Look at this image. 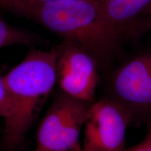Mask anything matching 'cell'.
<instances>
[{
	"mask_svg": "<svg viewBox=\"0 0 151 151\" xmlns=\"http://www.w3.org/2000/svg\"><path fill=\"white\" fill-rule=\"evenodd\" d=\"M0 7L37 22L62 40L79 43L95 57L102 71H109L123 52L125 42L94 0H0Z\"/></svg>",
	"mask_w": 151,
	"mask_h": 151,
	"instance_id": "obj_1",
	"label": "cell"
},
{
	"mask_svg": "<svg viewBox=\"0 0 151 151\" xmlns=\"http://www.w3.org/2000/svg\"><path fill=\"white\" fill-rule=\"evenodd\" d=\"M57 53L32 48L18 65L2 77L11 102L1 137L4 151H16L56 84Z\"/></svg>",
	"mask_w": 151,
	"mask_h": 151,
	"instance_id": "obj_2",
	"label": "cell"
},
{
	"mask_svg": "<svg viewBox=\"0 0 151 151\" xmlns=\"http://www.w3.org/2000/svg\"><path fill=\"white\" fill-rule=\"evenodd\" d=\"M106 97L127 110L132 124L151 127V46L128 57L109 73Z\"/></svg>",
	"mask_w": 151,
	"mask_h": 151,
	"instance_id": "obj_3",
	"label": "cell"
},
{
	"mask_svg": "<svg viewBox=\"0 0 151 151\" xmlns=\"http://www.w3.org/2000/svg\"><path fill=\"white\" fill-rule=\"evenodd\" d=\"M92 104L58 90L38 127L37 148L50 151H76L80 148L81 132Z\"/></svg>",
	"mask_w": 151,
	"mask_h": 151,
	"instance_id": "obj_4",
	"label": "cell"
},
{
	"mask_svg": "<svg viewBox=\"0 0 151 151\" xmlns=\"http://www.w3.org/2000/svg\"><path fill=\"white\" fill-rule=\"evenodd\" d=\"M57 53L56 84L68 95L94 103L100 81V67L89 50L73 41L62 40Z\"/></svg>",
	"mask_w": 151,
	"mask_h": 151,
	"instance_id": "obj_5",
	"label": "cell"
},
{
	"mask_svg": "<svg viewBox=\"0 0 151 151\" xmlns=\"http://www.w3.org/2000/svg\"><path fill=\"white\" fill-rule=\"evenodd\" d=\"M132 124L129 112L105 97L92 104L84 125L82 151H124L126 133Z\"/></svg>",
	"mask_w": 151,
	"mask_h": 151,
	"instance_id": "obj_6",
	"label": "cell"
},
{
	"mask_svg": "<svg viewBox=\"0 0 151 151\" xmlns=\"http://www.w3.org/2000/svg\"><path fill=\"white\" fill-rule=\"evenodd\" d=\"M124 42L146 35L151 17V0H94Z\"/></svg>",
	"mask_w": 151,
	"mask_h": 151,
	"instance_id": "obj_7",
	"label": "cell"
},
{
	"mask_svg": "<svg viewBox=\"0 0 151 151\" xmlns=\"http://www.w3.org/2000/svg\"><path fill=\"white\" fill-rule=\"evenodd\" d=\"M43 41L37 34L9 24L0 14V48L14 45L34 46Z\"/></svg>",
	"mask_w": 151,
	"mask_h": 151,
	"instance_id": "obj_8",
	"label": "cell"
},
{
	"mask_svg": "<svg viewBox=\"0 0 151 151\" xmlns=\"http://www.w3.org/2000/svg\"><path fill=\"white\" fill-rule=\"evenodd\" d=\"M11 111V102L4 84L2 77H0V117L5 120Z\"/></svg>",
	"mask_w": 151,
	"mask_h": 151,
	"instance_id": "obj_9",
	"label": "cell"
},
{
	"mask_svg": "<svg viewBox=\"0 0 151 151\" xmlns=\"http://www.w3.org/2000/svg\"><path fill=\"white\" fill-rule=\"evenodd\" d=\"M124 151H148L143 139L141 141L140 143H137L134 146L129 147V148H126Z\"/></svg>",
	"mask_w": 151,
	"mask_h": 151,
	"instance_id": "obj_10",
	"label": "cell"
},
{
	"mask_svg": "<svg viewBox=\"0 0 151 151\" xmlns=\"http://www.w3.org/2000/svg\"><path fill=\"white\" fill-rule=\"evenodd\" d=\"M148 151H151V127L150 130H148V134L146 135V137L143 139Z\"/></svg>",
	"mask_w": 151,
	"mask_h": 151,
	"instance_id": "obj_11",
	"label": "cell"
},
{
	"mask_svg": "<svg viewBox=\"0 0 151 151\" xmlns=\"http://www.w3.org/2000/svg\"><path fill=\"white\" fill-rule=\"evenodd\" d=\"M27 1H32V2H35V3H47V2H53V1H65V0H27Z\"/></svg>",
	"mask_w": 151,
	"mask_h": 151,
	"instance_id": "obj_12",
	"label": "cell"
},
{
	"mask_svg": "<svg viewBox=\"0 0 151 151\" xmlns=\"http://www.w3.org/2000/svg\"><path fill=\"white\" fill-rule=\"evenodd\" d=\"M145 30H146V33L148 32L150 30H151V17H150V18L148 20V22H147V24L146 25V29H145Z\"/></svg>",
	"mask_w": 151,
	"mask_h": 151,
	"instance_id": "obj_13",
	"label": "cell"
},
{
	"mask_svg": "<svg viewBox=\"0 0 151 151\" xmlns=\"http://www.w3.org/2000/svg\"><path fill=\"white\" fill-rule=\"evenodd\" d=\"M34 151H50V150H46V149H43V148H36L35 150Z\"/></svg>",
	"mask_w": 151,
	"mask_h": 151,
	"instance_id": "obj_14",
	"label": "cell"
},
{
	"mask_svg": "<svg viewBox=\"0 0 151 151\" xmlns=\"http://www.w3.org/2000/svg\"><path fill=\"white\" fill-rule=\"evenodd\" d=\"M81 151H82V150H81Z\"/></svg>",
	"mask_w": 151,
	"mask_h": 151,
	"instance_id": "obj_15",
	"label": "cell"
}]
</instances>
